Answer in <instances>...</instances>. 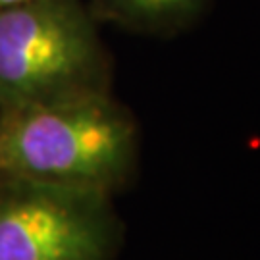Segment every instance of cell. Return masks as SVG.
<instances>
[{
	"instance_id": "6da1fadb",
	"label": "cell",
	"mask_w": 260,
	"mask_h": 260,
	"mask_svg": "<svg viewBox=\"0 0 260 260\" xmlns=\"http://www.w3.org/2000/svg\"><path fill=\"white\" fill-rule=\"evenodd\" d=\"M137 127L106 89L0 110V181L112 195L135 166Z\"/></svg>"
},
{
	"instance_id": "7a4b0ae2",
	"label": "cell",
	"mask_w": 260,
	"mask_h": 260,
	"mask_svg": "<svg viewBox=\"0 0 260 260\" xmlns=\"http://www.w3.org/2000/svg\"><path fill=\"white\" fill-rule=\"evenodd\" d=\"M89 89H104V54L79 0L0 10V110Z\"/></svg>"
},
{
	"instance_id": "3957f363",
	"label": "cell",
	"mask_w": 260,
	"mask_h": 260,
	"mask_svg": "<svg viewBox=\"0 0 260 260\" xmlns=\"http://www.w3.org/2000/svg\"><path fill=\"white\" fill-rule=\"evenodd\" d=\"M118 243L108 193L0 181V260H112Z\"/></svg>"
},
{
	"instance_id": "277c9868",
	"label": "cell",
	"mask_w": 260,
	"mask_h": 260,
	"mask_svg": "<svg viewBox=\"0 0 260 260\" xmlns=\"http://www.w3.org/2000/svg\"><path fill=\"white\" fill-rule=\"evenodd\" d=\"M206 0H93V14L141 31H164L195 18Z\"/></svg>"
},
{
	"instance_id": "5b68a950",
	"label": "cell",
	"mask_w": 260,
	"mask_h": 260,
	"mask_svg": "<svg viewBox=\"0 0 260 260\" xmlns=\"http://www.w3.org/2000/svg\"><path fill=\"white\" fill-rule=\"evenodd\" d=\"M21 2H27V0H0V10L8 8V6H16V4H21Z\"/></svg>"
}]
</instances>
